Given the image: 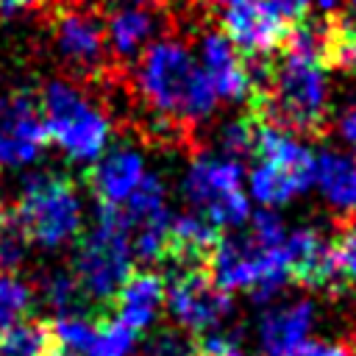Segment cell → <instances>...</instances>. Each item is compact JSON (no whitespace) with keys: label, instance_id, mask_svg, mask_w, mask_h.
I'll return each instance as SVG.
<instances>
[{"label":"cell","instance_id":"cell-12","mask_svg":"<svg viewBox=\"0 0 356 356\" xmlns=\"http://www.w3.org/2000/svg\"><path fill=\"white\" fill-rule=\"evenodd\" d=\"M286 273L289 281H298L309 289H339L342 273L337 264L334 239H328L317 228H295L284 239Z\"/></svg>","mask_w":356,"mask_h":356},{"label":"cell","instance_id":"cell-28","mask_svg":"<svg viewBox=\"0 0 356 356\" xmlns=\"http://www.w3.org/2000/svg\"><path fill=\"white\" fill-rule=\"evenodd\" d=\"M142 356H195V337L184 328H159L145 339Z\"/></svg>","mask_w":356,"mask_h":356},{"label":"cell","instance_id":"cell-27","mask_svg":"<svg viewBox=\"0 0 356 356\" xmlns=\"http://www.w3.org/2000/svg\"><path fill=\"white\" fill-rule=\"evenodd\" d=\"M256 128H259V117L250 111L245 117H236L231 122H225L220 128V156L225 159H245L253 156V145H256Z\"/></svg>","mask_w":356,"mask_h":356},{"label":"cell","instance_id":"cell-1","mask_svg":"<svg viewBox=\"0 0 356 356\" xmlns=\"http://www.w3.org/2000/svg\"><path fill=\"white\" fill-rule=\"evenodd\" d=\"M317 53V31L298 25L281 53L250 64V111L298 134H317L325 125L328 92Z\"/></svg>","mask_w":356,"mask_h":356},{"label":"cell","instance_id":"cell-15","mask_svg":"<svg viewBox=\"0 0 356 356\" xmlns=\"http://www.w3.org/2000/svg\"><path fill=\"white\" fill-rule=\"evenodd\" d=\"M145 156L134 145L108 147L89 170V186L97 197V206L122 209L131 195L145 181Z\"/></svg>","mask_w":356,"mask_h":356},{"label":"cell","instance_id":"cell-20","mask_svg":"<svg viewBox=\"0 0 356 356\" xmlns=\"http://www.w3.org/2000/svg\"><path fill=\"white\" fill-rule=\"evenodd\" d=\"M312 184H317L320 195L339 211H356V159L325 150L314 156Z\"/></svg>","mask_w":356,"mask_h":356},{"label":"cell","instance_id":"cell-7","mask_svg":"<svg viewBox=\"0 0 356 356\" xmlns=\"http://www.w3.org/2000/svg\"><path fill=\"white\" fill-rule=\"evenodd\" d=\"M206 267L220 289H245L253 300H270L289 281L284 245H264L250 234L222 236Z\"/></svg>","mask_w":356,"mask_h":356},{"label":"cell","instance_id":"cell-34","mask_svg":"<svg viewBox=\"0 0 356 356\" xmlns=\"http://www.w3.org/2000/svg\"><path fill=\"white\" fill-rule=\"evenodd\" d=\"M44 356H75V353H70V350H64V348H58V345H50Z\"/></svg>","mask_w":356,"mask_h":356},{"label":"cell","instance_id":"cell-4","mask_svg":"<svg viewBox=\"0 0 356 356\" xmlns=\"http://www.w3.org/2000/svg\"><path fill=\"white\" fill-rule=\"evenodd\" d=\"M47 139L78 164H95L111 139L108 114L75 83L50 81L39 95Z\"/></svg>","mask_w":356,"mask_h":356},{"label":"cell","instance_id":"cell-36","mask_svg":"<svg viewBox=\"0 0 356 356\" xmlns=\"http://www.w3.org/2000/svg\"><path fill=\"white\" fill-rule=\"evenodd\" d=\"M353 356H356V350H353Z\"/></svg>","mask_w":356,"mask_h":356},{"label":"cell","instance_id":"cell-8","mask_svg":"<svg viewBox=\"0 0 356 356\" xmlns=\"http://www.w3.org/2000/svg\"><path fill=\"white\" fill-rule=\"evenodd\" d=\"M184 197L214 228H239L248 222V195L242 189V167L220 153H200L184 175Z\"/></svg>","mask_w":356,"mask_h":356},{"label":"cell","instance_id":"cell-35","mask_svg":"<svg viewBox=\"0 0 356 356\" xmlns=\"http://www.w3.org/2000/svg\"><path fill=\"white\" fill-rule=\"evenodd\" d=\"M209 3H211V6H217V8L222 11V8H225V6H231L234 0H209Z\"/></svg>","mask_w":356,"mask_h":356},{"label":"cell","instance_id":"cell-29","mask_svg":"<svg viewBox=\"0 0 356 356\" xmlns=\"http://www.w3.org/2000/svg\"><path fill=\"white\" fill-rule=\"evenodd\" d=\"M334 250H337V264H339L342 278L356 281V211L339 228V234L334 239Z\"/></svg>","mask_w":356,"mask_h":356},{"label":"cell","instance_id":"cell-37","mask_svg":"<svg viewBox=\"0 0 356 356\" xmlns=\"http://www.w3.org/2000/svg\"><path fill=\"white\" fill-rule=\"evenodd\" d=\"M353 3H356V0H353Z\"/></svg>","mask_w":356,"mask_h":356},{"label":"cell","instance_id":"cell-14","mask_svg":"<svg viewBox=\"0 0 356 356\" xmlns=\"http://www.w3.org/2000/svg\"><path fill=\"white\" fill-rule=\"evenodd\" d=\"M106 47L122 58L134 61L159 33V11L150 0H114L103 19Z\"/></svg>","mask_w":356,"mask_h":356},{"label":"cell","instance_id":"cell-21","mask_svg":"<svg viewBox=\"0 0 356 356\" xmlns=\"http://www.w3.org/2000/svg\"><path fill=\"white\" fill-rule=\"evenodd\" d=\"M320 64L328 70H356V14L334 11L317 31Z\"/></svg>","mask_w":356,"mask_h":356},{"label":"cell","instance_id":"cell-3","mask_svg":"<svg viewBox=\"0 0 356 356\" xmlns=\"http://www.w3.org/2000/svg\"><path fill=\"white\" fill-rule=\"evenodd\" d=\"M95 314H106L117 289L134 273V248L120 209L97 206L95 225L81 231L70 270Z\"/></svg>","mask_w":356,"mask_h":356},{"label":"cell","instance_id":"cell-2","mask_svg":"<svg viewBox=\"0 0 356 356\" xmlns=\"http://www.w3.org/2000/svg\"><path fill=\"white\" fill-rule=\"evenodd\" d=\"M134 83L153 111L175 122H200L220 100L192 50L178 39L147 44L136 61Z\"/></svg>","mask_w":356,"mask_h":356},{"label":"cell","instance_id":"cell-18","mask_svg":"<svg viewBox=\"0 0 356 356\" xmlns=\"http://www.w3.org/2000/svg\"><path fill=\"white\" fill-rule=\"evenodd\" d=\"M111 306L120 323H125L136 334L147 331L164 306V278L153 270H134L117 289Z\"/></svg>","mask_w":356,"mask_h":356},{"label":"cell","instance_id":"cell-17","mask_svg":"<svg viewBox=\"0 0 356 356\" xmlns=\"http://www.w3.org/2000/svg\"><path fill=\"white\" fill-rule=\"evenodd\" d=\"M220 239L222 231L200 214H178L170 220L164 261H170L172 270H206Z\"/></svg>","mask_w":356,"mask_h":356},{"label":"cell","instance_id":"cell-19","mask_svg":"<svg viewBox=\"0 0 356 356\" xmlns=\"http://www.w3.org/2000/svg\"><path fill=\"white\" fill-rule=\"evenodd\" d=\"M314 306L309 300H289L267 309L259 323V348L264 356H286L309 339Z\"/></svg>","mask_w":356,"mask_h":356},{"label":"cell","instance_id":"cell-24","mask_svg":"<svg viewBox=\"0 0 356 356\" xmlns=\"http://www.w3.org/2000/svg\"><path fill=\"white\" fill-rule=\"evenodd\" d=\"M50 345V325L39 320H25L8 331H0V356H44Z\"/></svg>","mask_w":356,"mask_h":356},{"label":"cell","instance_id":"cell-10","mask_svg":"<svg viewBox=\"0 0 356 356\" xmlns=\"http://www.w3.org/2000/svg\"><path fill=\"white\" fill-rule=\"evenodd\" d=\"M42 103L33 92L17 89L0 95V167L17 170L36 164L47 147Z\"/></svg>","mask_w":356,"mask_h":356},{"label":"cell","instance_id":"cell-11","mask_svg":"<svg viewBox=\"0 0 356 356\" xmlns=\"http://www.w3.org/2000/svg\"><path fill=\"white\" fill-rule=\"evenodd\" d=\"M222 33L245 58H267L284 47L289 31L264 0H234L222 8Z\"/></svg>","mask_w":356,"mask_h":356},{"label":"cell","instance_id":"cell-9","mask_svg":"<svg viewBox=\"0 0 356 356\" xmlns=\"http://www.w3.org/2000/svg\"><path fill=\"white\" fill-rule=\"evenodd\" d=\"M164 306L186 334H206L225 323L231 314V298L220 289L206 270H172L164 284Z\"/></svg>","mask_w":356,"mask_h":356},{"label":"cell","instance_id":"cell-33","mask_svg":"<svg viewBox=\"0 0 356 356\" xmlns=\"http://www.w3.org/2000/svg\"><path fill=\"white\" fill-rule=\"evenodd\" d=\"M36 3L39 0H0V14L11 17V14H19V11H25V8L36 6Z\"/></svg>","mask_w":356,"mask_h":356},{"label":"cell","instance_id":"cell-23","mask_svg":"<svg viewBox=\"0 0 356 356\" xmlns=\"http://www.w3.org/2000/svg\"><path fill=\"white\" fill-rule=\"evenodd\" d=\"M42 298L56 312V317L58 314H92V317H100V314H95L89 309V303H86V298H83V292H81V286H78V281H75V275L70 270H56L53 275H47L44 284H42Z\"/></svg>","mask_w":356,"mask_h":356},{"label":"cell","instance_id":"cell-32","mask_svg":"<svg viewBox=\"0 0 356 356\" xmlns=\"http://www.w3.org/2000/svg\"><path fill=\"white\" fill-rule=\"evenodd\" d=\"M339 128H342V136L348 139V145L356 150V108H353V111H348V114L342 117Z\"/></svg>","mask_w":356,"mask_h":356},{"label":"cell","instance_id":"cell-16","mask_svg":"<svg viewBox=\"0 0 356 356\" xmlns=\"http://www.w3.org/2000/svg\"><path fill=\"white\" fill-rule=\"evenodd\" d=\"M197 64L203 67L209 83L222 100H248L250 97V64L228 42L222 31H206L197 47Z\"/></svg>","mask_w":356,"mask_h":356},{"label":"cell","instance_id":"cell-5","mask_svg":"<svg viewBox=\"0 0 356 356\" xmlns=\"http://www.w3.org/2000/svg\"><path fill=\"white\" fill-rule=\"evenodd\" d=\"M28 242L58 250L81 236L83 203L75 184L58 172H33L25 178L14 206Z\"/></svg>","mask_w":356,"mask_h":356},{"label":"cell","instance_id":"cell-13","mask_svg":"<svg viewBox=\"0 0 356 356\" xmlns=\"http://www.w3.org/2000/svg\"><path fill=\"white\" fill-rule=\"evenodd\" d=\"M53 44H56V53L78 72L97 70L108 50L103 22L78 6H61L56 11Z\"/></svg>","mask_w":356,"mask_h":356},{"label":"cell","instance_id":"cell-26","mask_svg":"<svg viewBox=\"0 0 356 356\" xmlns=\"http://www.w3.org/2000/svg\"><path fill=\"white\" fill-rule=\"evenodd\" d=\"M28 234L14 206H0V270H17L28 259Z\"/></svg>","mask_w":356,"mask_h":356},{"label":"cell","instance_id":"cell-22","mask_svg":"<svg viewBox=\"0 0 356 356\" xmlns=\"http://www.w3.org/2000/svg\"><path fill=\"white\" fill-rule=\"evenodd\" d=\"M33 286L14 270H0V331H8L33 314Z\"/></svg>","mask_w":356,"mask_h":356},{"label":"cell","instance_id":"cell-31","mask_svg":"<svg viewBox=\"0 0 356 356\" xmlns=\"http://www.w3.org/2000/svg\"><path fill=\"white\" fill-rule=\"evenodd\" d=\"M286 356H350V350L342 342H328V339H306L300 342L292 353Z\"/></svg>","mask_w":356,"mask_h":356},{"label":"cell","instance_id":"cell-30","mask_svg":"<svg viewBox=\"0 0 356 356\" xmlns=\"http://www.w3.org/2000/svg\"><path fill=\"white\" fill-rule=\"evenodd\" d=\"M264 6L281 19V25L292 33L298 25L309 22V8L312 0H264Z\"/></svg>","mask_w":356,"mask_h":356},{"label":"cell","instance_id":"cell-25","mask_svg":"<svg viewBox=\"0 0 356 356\" xmlns=\"http://www.w3.org/2000/svg\"><path fill=\"white\" fill-rule=\"evenodd\" d=\"M136 342H139V334L134 328H128L117 317L103 314L97 320L95 339L83 356H134Z\"/></svg>","mask_w":356,"mask_h":356},{"label":"cell","instance_id":"cell-6","mask_svg":"<svg viewBox=\"0 0 356 356\" xmlns=\"http://www.w3.org/2000/svg\"><path fill=\"white\" fill-rule=\"evenodd\" d=\"M259 117V114H256ZM253 170L248 175L250 195L267 206H284L300 192L309 189L314 172V156L303 147L289 131L259 117L256 145H253Z\"/></svg>","mask_w":356,"mask_h":356}]
</instances>
